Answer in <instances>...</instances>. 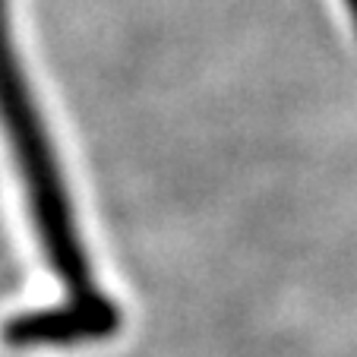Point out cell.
<instances>
[{
    "mask_svg": "<svg viewBox=\"0 0 357 357\" xmlns=\"http://www.w3.org/2000/svg\"><path fill=\"white\" fill-rule=\"evenodd\" d=\"M0 123L7 127L10 149H13L20 174L26 181L32 218L47 263L67 282V288L73 294H89V291H95L92 272H89L82 241L76 234L67 187H63L61 171H57L45 123H41L38 111L32 105V95H29L26 79H22L16 51L10 45L7 0H0Z\"/></svg>",
    "mask_w": 357,
    "mask_h": 357,
    "instance_id": "6da1fadb",
    "label": "cell"
},
{
    "mask_svg": "<svg viewBox=\"0 0 357 357\" xmlns=\"http://www.w3.org/2000/svg\"><path fill=\"white\" fill-rule=\"evenodd\" d=\"M121 329V313L108 297L73 294L67 303L20 313L3 326V342L10 348H63V344L101 342Z\"/></svg>",
    "mask_w": 357,
    "mask_h": 357,
    "instance_id": "7a4b0ae2",
    "label": "cell"
},
{
    "mask_svg": "<svg viewBox=\"0 0 357 357\" xmlns=\"http://www.w3.org/2000/svg\"><path fill=\"white\" fill-rule=\"evenodd\" d=\"M348 10H351V16H354V26H357V0H348Z\"/></svg>",
    "mask_w": 357,
    "mask_h": 357,
    "instance_id": "3957f363",
    "label": "cell"
}]
</instances>
